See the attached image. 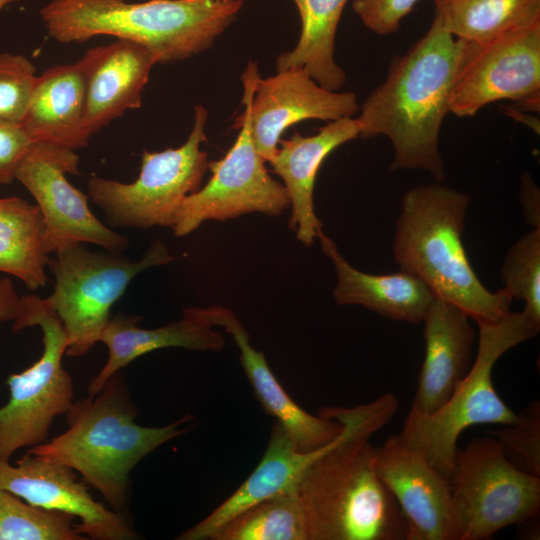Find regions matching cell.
<instances>
[{"label":"cell","instance_id":"obj_20","mask_svg":"<svg viewBox=\"0 0 540 540\" xmlns=\"http://www.w3.org/2000/svg\"><path fill=\"white\" fill-rule=\"evenodd\" d=\"M356 118L344 117L328 122L311 136L298 131L279 141L278 150L269 162L283 181L290 199L289 227L306 247L314 244L322 223L314 210V185L318 171L328 155L342 144L359 137Z\"/></svg>","mask_w":540,"mask_h":540},{"label":"cell","instance_id":"obj_37","mask_svg":"<svg viewBox=\"0 0 540 540\" xmlns=\"http://www.w3.org/2000/svg\"><path fill=\"white\" fill-rule=\"evenodd\" d=\"M218 1H232V0H218Z\"/></svg>","mask_w":540,"mask_h":540},{"label":"cell","instance_id":"obj_12","mask_svg":"<svg viewBox=\"0 0 540 540\" xmlns=\"http://www.w3.org/2000/svg\"><path fill=\"white\" fill-rule=\"evenodd\" d=\"M461 41L449 113L472 117L500 100L536 107L540 94V21L489 40Z\"/></svg>","mask_w":540,"mask_h":540},{"label":"cell","instance_id":"obj_3","mask_svg":"<svg viewBox=\"0 0 540 540\" xmlns=\"http://www.w3.org/2000/svg\"><path fill=\"white\" fill-rule=\"evenodd\" d=\"M242 5V0H50L39 14L58 43L113 36L148 47L159 63H172L209 49Z\"/></svg>","mask_w":540,"mask_h":540},{"label":"cell","instance_id":"obj_2","mask_svg":"<svg viewBox=\"0 0 540 540\" xmlns=\"http://www.w3.org/2000/svg\"><path fill=\"white\" fill-rule=\"evenodd\" d=\"M461 46L435 13L425 35L393 58L383 83L360 106L359 137L386 136L392 170L421 169L439 183L445 179L439 135Z\"/></svg>","mask_w":540,"mask_h":540},{"label":"cell","instance_id":"obj_1","mask_svg":"<svg viewBox=\"0 0 540 540\" xmlns=\"http://www.w3.org/2000/svg\"><path fill=\"white\" fill-rule=\"evenodd\" d=\"M397 407V398L386 393L354 408L319 411L340 420L343 430L294 488L306 540H407L406 519L376 471L369 441Z\"/></svg>","mask_w":540,"mask_h":540},{"label":"cell","instance_id":"obj_16","mask_svg":"<svg viewBox=\"0 0 540 540\" xmlns=\"http://www.w3.org/2000/svg\"><path fill=\"white\" fill-rule=\"evenodd\" d=\"M0 489L31 505L73 515L79 520L78 532L85 538H137L123 513L96 501L75 471L63 464L27 452L15 465L0 463Z\"/></svg>","mask_w":540,"mask_h":540},{"label":"cell","instance_id":"obj_10","mask_svg":"<svg viewBox=\"0 0 540 540\" xmlns=\"http://www.w3.org/2000/svg\"><path fill=\"white\" fill-rule=\"evenodd\" d=\"M259 77L257 63L250 60L241 75L244 110L234 123L239 134L221 159L209 162L207 183L180 204L175 236H186L208 220L224 222L253 212L279 216L290 208L284 185L270 175L251 134L250 103Z\"/></svg>","mask_w":540,"mask_h":540},{"label":"cell","instance_id":"obj_7","mask_svg":"<svg viewBox=\"0 0 540 540\" xmlns=\"http://www.w3.org/2000/svg\"><path fill=\"white\" fill-rule=\"evenodd\" d=\"M54 254L48 268L55 285L46 298L64 327L66 354L72 357L86 354L99 342L111 319V307L139 273L175 259L161 241H154L137 261L105 249L90 251L82 243Z\"/></svg>","mask_w":540,"mask_h":540},{"label":"cell","instance_id":"obj_11","mask_svg":"<svg viewBox=\"0 0 540 540\" xmlns=\"http://www.w3.org/2000/svg\"><path fill=\"white\" fill-rule=\"evenodd\" d=\"M461 540H487L510 525L539 517L540 476L512 464L493 436L458 449L448 476Z\"/></svg>","mask_w":540,"mask_h":540},{"label":"cell","instance_id":"obj_33","mask_svg":"<svg viewBox=\"0 0 540 540\" xmlns=\"http://www.w3.org/2000/svg\"><path fill=\"white\" fill-rule=\"evenodd\" d=\"M32 143L20 123L0 119V185L16 180L18 167Z\"/></svg>","mask_w":540,"mask_h":540},{"label":"cell","instance_id":"obj_23","mask_svg":"<svg viewBox=\"0 0 540 540\" xmlns=\"http://www.w3.org/2000/svg\"><path fill=\"white\" fill-rule=\"evenodd\" d=\"M317 238L336 269L333 297L337 304L361 305L397 321H423L435 296L419 278L404 270L381 275L362 272L349 264L322 230Z\"/></svg>","mask_w":540,"mask_h":540},{"label":"cell","instance_id":"obj_19","mask_svg":"<svg viewBox=\"0 0 540 540\" xmlns=\"http://www.w3.org/2000/svg\"><path fill=\"white\" fill-rule=\"evenodd\" d=\"M422 322L425 355L410 412L426 416L448 401L470 370L475 331L467 313L438 297Z\"/></svg>","mask_w":540,"mask_h":540},{"label":"cell","instance_id":"obj_13","mask_svg":"<svg viewBox=\"0 0 540 540\" xmlns=\"http://www.w3.org/2000/svg\"><path fill=\"white\" fill-rule=\"evenodd\" d=\"M67 174H79L78 154L43 142L31 144L16 173V180L32 195L41 212L47 254L78 243L123 253L129 245L127 237L94 215L88 197L69 182Z\"/></svg>","mask_w":540,"mask_h":540},{"label":"cell","instance_id":"obj_21","mask_svg":"<svg viewBox=\"0 0 540 540\" xmlns=\"http://www.w3.org/2000/svg\"><path fill=\"white\" fill-rule=\"evenodd\" d=\"M139 321L140 317L125 314L111 317L99 338L108 349V358L90 381L89 395L97 394L120 369L149 352L168 347L220 351L225 346L223 334L200 319L192 307L183 310L180 320L157 328H141L137 325Z\"/></svg>","mask_w":540,"mask_h":540},{"label":"cell","instance_id":"obj_29","mask_svg":"<svg viewBox=\"0 0 540 540\" xmlns=\"http://www.w3.org/2000/svg\"><path fill=\"white\" fill-rule=\"evenodd\" d=\"M501 272L502 289L523 300V311L540 322V228L525 233L510 247Z\"/></svg>","mask_w":540,"mask_h":540},{"label":"cell","instance_id":"obj_27","mask_svg":"<svg viewBox=\"0 0 540 540\" xmlns=\"http://www.w3.org/2000/svg\"><path fill=\"white\" fill-rule=\"evenodd\" d=\"M210 540H306L295 491L277 494L245 508Z\"/></svg>","mask_w":540,"mask_h":540},{"label":"cell","instance_id":"obj_34","mask_svg":"<svg viewBox=\"0 0 540 540\" xmlns=\"http://www.w3.org/2000/svg\"><path fill=\"white\" fill-rule=\"evenodd\" d=\"M539 189L527 173L521 176L520 201L526 223L533 228H540Z\"/></svg>","mask_w":540,"mask_h":540},{"label":"cell","instance_id":"obj_8","mask_svg":"<svg viewBox=\"0 0 540 540\" xmlns=\"http://www.w3.org/2000/svg\"><path fill=\"white\" fill-rule=\"evenodd\" d=\"M207 120V109L196 105L186 141L177 148L143 151L139 175L131 183L96 175L89 178L88 197L103 211L108 225L173 227L180 204L201 187L208 170V154L201 149L207 142Z\"/></svg>","mask_w":540,"mask_h":540},{"label":"cell","instance_id":"obj_28","mask_svg":"<svg viewBox=\"0 0 540 540\" xmlns=\"http://www.w3.org/2000/svg\"><path fill=\"white\" fill-rule=\"evenodd\" d=\"M71 514L43 509L0 489V540H83Z\"/></svg>","mask_w":540,"mask_h":540},{"label":"cell","instance_id":"obj_5","mask_svg":"<svg viewBox=\"0 0 540 540\" xmlns=\"http://www.w3.org/2000/svg\"><path fill=\"white\" fill-rule=\"evenodd\" d=\"M470 197L439 182L408 190L402 198L393 255L401 270L419 278L435 297L476 322L507 315L512 297L489 291L479 280L462 243Z\"/></svg>","mask_w":540,"mask_h":540},{"label":"cell","instance_id":"obj_26","mask_svg":"<svg viewBox=\"0 0 540 540\" xmlns=\"http://www.w3.org/2000/svg\"><path fill=\"white\" fill-rule=\"evenodd\" d=\"M445 30L463 41H484L540 21V0H434Z\"/></svg>","mask_w":540,"mask_h":540},{"label":"cell","instance_id":"obj_31","mask_svg":"<svg viewBox=\"0 0 540 540\" xmlns=\"http://www.w3.org/2000/svg\"><path fill=\"white\" fill-rule=\"evenodd\" d=\"M36 69L24 55L0 52V119L21 123L36 80Z\"/></svg>","mask_w":540,"mask_h":540},{"label":"cell","instance_id":"obj_24","mask_svg":"<svg viewBox=\"0 0 540 540\" xmlns=\"http://www.w3.org/2000/svg\"><path fill=\"white\" fill-rule=\"evenodd\" d=\"M292 1L298 9L301 32L296 46L278 55L277 70L304 67L318 84L338 91L346 74L335 61V37L348 0Z\"/></svg>","mask_w":540,"mask_h":540},{"label":"cell","instance_id":"obj_6","mask_svg":"<svg viewBox=\"0 0 540 540\" xmlns=\"http://www.w3.org/2000/svg\"><path fill=\"white\" fill-rule=\"evenodd\" d=\"M478 347L472 366L448 401L436 412L421 416L409 412L398 438L420 451L430 464L448 478L457 441L468 427L509 425L515 413L498 395L492 381L493 367L511 348L534 338L540 322L525 311H510L495 322H476Z\"/></svg>","mask_w":540,"mask_h":540},{"label":"cell","instance_id":"obj_17","mask_svg":"<svg viewBox=\"0 0 540 540\" xmlns=\"http://www.w3.org/2000/svg\"><path fill=\"white\" fill-rule=\"evenodd\" d=\"M159 63L148 47L117 39L88 49L77 61L85 87V126L92 136L142 105L151 70Z\"/></svg>","mask_w":540,"mask_h":540},{"label":"cell","instance_id":"obj_4","mask_svg":"<svg viewBox=\"0 0 540 540\" xmlns=\"http://www.w3.org/2000/svg\"><path fill=\"white\" fill-rule=\"evenodd\" d=\"M68 429L28 453L63 464L78 472L111 508L123 513L129 476L146 455L185 433L186 415L161 427L139 425L136 409L121 375L116 373L95 395L74 401Z\"/></svg>","mask_w":540,"mask_h":540},{"label":"cell","instance_id":"obj_25","mask_svg":"<svg viewBox=\"0 0 540 540\" xmlns=\"http://www.w3.org/2000/svg\"><path fill=\"white\" fill-rule=\"evenodd\" d=\"M43 232L37 205L17 196L0 197V272L21 280L31 291L48 282L50 257Z\"/></svg>","mask_w":540,"mask_h":540},{"label":"cell","instance_id":"obj_35","mask_svg":"<svg viewBox=\"0 0 540 540\" xmlns=\"http://www.w3.org/2000/svg\"><path fill=\"white\" fill-rule=\"evenodd\" d=\"M20 297L10 278L0 279V321H15L19 314Z\"/></svg>","mask_w":540,"mask_h":540},{"label":"cell","instance_id":"obj_32","mask_svg":"<svg viewBox=\"0 0 540 540\" xmlns=\"http://www.w3.org/2000/svg\"><path fill=\"white\" fill-rule=\"evenodd\" d=\"M419 0H354L352 7L362 23L380 36L399 30L402 19Z\"/></svg>","mask_w":540,"mask_h":540},{"label":"cell","instance_id":"obj_22","mask_svg":"<svg viewBox=\"0 0 540 540\" xmlns=\"http://www.w3.org/2000/svg\"><path fill=\"white\" fill-rule=\"evenodd\" d=\"M33 142L71 150L87 147L84 79L77 62L53 66L37 75L20 123Z\"/></svg>","mask_w":540,"mask_h":540},{"label":"cell","instance_id":"obj_15","mask_svg":"<svg viewBox=\"0 0 540 540\" xmlns=\"http://www.w3.org/2000/svg\"><path fill=\"white\" fill-rule=\"evenodd\" d=\"M354 92L331 91L318 84L304 67H290L259 77L250 103V128L259 156L270 162L282 134L307 119L335 121L359 111Z\"/></svg>","mask_w":540,"mask_h":540},{"label":"cell","instance_id":"obj_30","mask_svg":"<svg viewBox=\"0 0 540 540\" xmlns=\"http://www.w3.org/2000/svg\"><path fill=\"white\" fill-rule=\"evenodd\" d=\"M489 431L506 458L522 471L540 476V402L532 401L515 423Z\"/></svg>","mask_w":540,"mask_h":540},{"label":"cell","instance_id":"obj_9","mask_svg":"<svg viewBox=\"0 0 540 540\" xmlns=\"http://www.w3.org/2000/svg\"><path fill=\"white\" fill-rule=\"evenodd\" d=\"M38 326L42 331L40 358L20 373L7 378L9 399L0 407V463L24 447L46 441L54 419L73 404V383L62 357L68 342L64 327L47 298L20 297L13 331Z\"/></svg>","mask_w":540,"mask_h":540},{"label":"cell","instance_id":"obj_14","mask_svg":"<svg viewBox=\"0 0 540 540\" xmlns=\"http://www.w3.org/2000/svg\"><path fill=\"white\" fill-rule=\"evenodd\" d=\"M376 450V471L408 526L407 540H461L462 526L448 478L397 435Z\"/></svg>","mask_w":540,"mask_h":540},{"label":"cell","instance_id":"obj_36","mask_svg":"<svg viewBox=\"0 0 540 540\" xmlns=\"http://www.w3.org/2000/svg\"><path fill=\"white\" fill-rule=\"evenodd\" d=\"M21 1H25V0H0V12L7 5L12 4V3H16V2H21Z\"/></svg>","mask_w":540,"mask_h":540},{"label":"cell","instance_id":"obj_18","mask_svg":"<svg viewBox=\"0 0 540 540\" xmlns=\"http://www.w3.org/2000/svg\"><path fill=\"white\" fill-rule=\"evenodd\" d=\"M194 313L212 327H222L240 351L239 359L262 409L273 416L296 446L315 450L332 442L342 431L340 420L312 415L300 407L283 389L264 354L250 343V336L236 314L223 306L192 307Z\"/></svg>","mask_w":540,"mask_h":540}]
</instances>
